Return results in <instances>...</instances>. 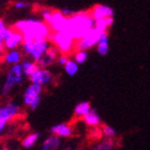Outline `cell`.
<instances>
[{
    "mask_svg": "<svg viewBox=\"0 0 150 150\" xmlns=\"http://www.w3.org/2000/svg\"><path fill=\"white\" fill-rule=\"evenodd\" d=\"M69 57L67 56V54H61V55L57 57V63L61 66H65V64L68 62Z\"/></svg>",
    "mask_w": 150,
    "mask_h": 150,
    "instance_id": "obj_30",
    "label": "cell"
},
{
    "mask_svg": "<svg viewBox=\"0 0 150 150\" xmlns=\"http://www.w3.org/2000/svg\"><path fill=\"white\" fill-rule=\"evenodd\" d=\"M22 57H23V52L22 50L18 49H9L5 51L2 55V62L5 65L13 66L17 64H21Z\"/></svg>",
    "mask_w": 150,
    "mask_h": 150,
    "instance_id": "obj_13",
    "label": "cell"
},
{
    "mask_svg": "<svg viewBox=\"0 0 150 150\" xmlns=\"http://www.w3.org/2000/svg\"><path fill=\"white\" fill-rule=\"evenodd\" d=\"M112 24H114V18L112 17H108V18L95 20L94 27L98 29L99 31H101V33H108V29L110 26H112Z\"/></svg>",
    "mask_w": 150,
    "mask_h": 150,
    "instance_id": "obj_20",
    "label": "cell"
},
{
    "mask_svg": "<svg viewBox=\"0 0 150 150\" xmlns=\"http://www.w3.org/2000/svg\"><path fill=\"white\" fill-rule=\"evenodd\" d=\"M52 14H53V12L49 8H42L40 11L41 19H42L43 21L46 22V23H48V22L50 21V19H51V17H52Z\"/></svg>",
    "mask_w": 150,
    "mask_h": 150,
    "instance_id": "obj_27",
    "label": "cell"
},
{
    "mask_svg": "<svg viewBox=\"0 0 150 150\" xmlns=\"http://www.w3.org/2000/svg\"><path fill=\"white\" fill-rule=\"evenodd\" d=\"M21 67H22V70H23L24 74H25V76L29 77V76H30V75L33 74L40 66H39L38 62L29 59H24V61H22Z\"/></svg>",
    "mask_w": 150,
    "mask_h": 150,
    "instance_id": "obj_18",
    "label": "cell"
},
{
    "mask_svg": "<svg viewBox=\"0 0 150 150\" xmlns=\"http://www.w3.org/2000/svg\"><path fill=\"white\" fill-rule=\"evenodd\" d=\"M59 54L61 53H59V49L55 46L52 45L49 48V50L41 57L40 61L38 62V64H39V66H40L41 68H48L54 62L57 61V57L59 56Z\"/></svg>",
    "mask_w": 150,
    "mask_h": 150,
    "instance_id": "obj_12",
    "label": "cell"
},
{
    "mask_svg": "<svg viewBox=\"0 0 150 150\" xmlns=\"http://www.w3.org/2000/svg\"><path fill=\"white\" fill-rule=\"evenodd\" d=\"M24 43V37L21 33L14 27H7L6 33L4 37V46L5 49H18L19 47H22Z\"/></svg>",
    "mask_w": 150,
    "mask_h": 150,
    "instance_id": "obj_8",
    "label": "cell"
},
{
    "mask_svg": "<svg viewBox=\"0 0 150 150\" xmlns=\"http://www.w3.org/2000/svg\"><path fill=\"white\" fill-rule=\"evenodd\" d=\"M6 24H5V22L3 21L2 18H0V31L2 30V29H4V28H6Z\"/></svg>",
    "mask_w": 150,
    "mask_h": 150,
    "instance_id": "obj_33",
    "label": "cell"
},
{
    "mask_svg": "<svg viewBox=\"0 0 150 150\" xmlns=\"http://www.w3.org/2000/svg\"><path fill=\"white\" fill-rule=\"evenodd\" d=\"M62 150H73V147L70 145H66L65 147H63V149Z\"/></svg>",
    "mask_w": 150,
    "mask_h": 150,
    "instance_id": "obj_34",
    "label": "cell"
},
{
    "mask_svg": "<svg viewBox=\"0 0 150 150\" xmlns=\"http://www.w3.org/2000/svg\"><path fill=\"white\" fill-rule=\"evenodd\" d=\"M7 120L4 119V118L0 117V136H1V134L3 132V130L5 129V127H6V124H7Z\"/></svg>",
    "mask_w": 150,
    "mask_h": 150,
    "instance_id": "obj_31",
    "label": "cell"
},
{
    "mask_svg": "<svg viewBox=\"0 0 150 150\" xmlns=\"http://www.w3.org/2000/svg\"><path fill=\"white\" fill-rule=\"evenodd\" d=\"M14 28L23 35L24 41H31L35 39H49L52 30L48 23L42 19L28 18L15 22Z\"/></svg>",
    "mask_w": 150,
    "mask_h": 150,
    "instance_id": "obj_1",
    "label": "cell"
},
{
    "mask_svg": "<svg viewBox=\"0 0 150 150\" xmlns=\"http://www.w3.org/2000/svg\"><path fill=\"white\" fill-rule=\"evenodd\" d=\"M78 64L74 59H68V62L64 66V70L69 76H74L78 72Z\"/></svg>",
    "mask_w": 150,
    "mask_h": 150,
    "instance_id": "obj_24",
    "label": "cell"
},
{
    "mask_svg": "<svg viewBox=\"0 0 150 150\" xmlns=\"http://www.w3.org/2000/svg\"><path fill=\"white\" fill-rule=\"evenodd\" d=\"M39 138H40V134H38V132L26 136L25 138L23 139V141H22V146H23V148H25V149H30V148H33V146L37 144Z\"/></svg>",
    "mask_w": 150,
    "mask_h": 150,
    "instance_id": "obj_23",
    "label": "cell"
},
{
    "mask_svg": "<svg viewBox=\"0 0 150 150\" xmlns=\"http://www.w3.org/2000/svg\"><path fill=\"white\" fill-rule=\"evenodd\" d=\"M68 22V17L65 16L61 11H54L48 25L51 28L52 33L56 31H65L66 26Z\"/></svg>",
    "mask_w": 150,
    "mask_h": 150,
    "instance_id": "obj_10",
    "label": "cell"
},
{
    "mask_svg": "<svg viewBox=\"0 0 150 150\" xmlns=\"http://www.w3.org/2000/svg\"><path fill=\"white\" fill-rule=\"evenodd\" d=\"M62 141L61 138H59L55 134H52L47 137L42 144V149L41 150H59L61 147Z\"/></svg>",
    "mask_w": 150,
    "mask_h": 150,
    "instance_id": "obj_16",
    "label": "cell"
},
{
    "mask_svg": "<svg viewBox=\"0 0 150 150\" xmlns=\"http://www.w3.org/2000/svg\"><path fill=\"white\" fill-rule=\"evenodd\" d=\"M91 110H92V106L89 101H81V102L77 103L75 105L74 115L77 118H83L88 112H91Z\"/></svg>",
    "mask_w": 150,
    "mask_h": 150,
    "instance_id": "obj_19",
    "label": "cell"
},
{
    "mask_svg": "<svg viewBox=\"0 0 150 150\" xmlns=\"http://www.w3.org/2000/svg\"><path fill=\"white\" fill-rule=\"evenodd\" d=\"M94 23L95 20L92 18L90 12L74 13L68 17L65 31L68 33L75 41H77L89 33L92 28H94Z\"/></svg>",
    "mask_w": 150,
    "mask_h": 150,
    "instance_id": "obj_2",
    "label": "cell"
},
{
    "mask_svg": "<svg viewBox=\"0 0 150 150\" xmlns=\"http://www.w3.org/2000/svg\"><path fill=\"white\" fill-rule=\"evenodd\" d=\"M0 150H8V149H7V148H1Z\"/></svg>",
    "mask_w": 150,
    "mask_h": 150,
    "instance_id": "obj_35",
    "label": "cell"
},
{
    "mask_svg": "<svg viewBox=\"0 0 150 150\" xmlns=\"http://www.w3.org/2000/svg\"><path fill=\"white\" fill-rule=\"evenodd\" d=\"M82 121L84 122L86 125H88L89 127H93V128H96L101 124L100 117L97 114L96 110H94V108H92L91 112H88L87 115L82 118Z\"/></svg>",
    "mask_w": 150,
    "mask_h": 150,
    "instance_id": "obj_17",
    "label": "cell"
},
{
    "mask_svg": "<svg viewBox=\"0 0 150 150\" xmlns=\"http://www.w3.org/2000/svg\"><path fill=\"white\" fill-rule=\"evenodd\" d=\"M61 12L63 13V14L65 15V16H67V17H70L71 15L74 14V13H73L70 8H67V7H64L63 9H61Z\"/></svg>",
    "mask_w": 150,
    "mask_h": 150,
    "instance_id": "obj_32",
    "label": "cell"
},
{
    "mask_svg": "<svg viewBox=\"0 0 150 150\" xmlns=\"http://www.w3.org/2000/svg\"><path fill=\"white\" fill-rule=\"evenodd\" d=\"M29 81L31 83H35L39 84V86H42L43 88L46 87V86H49L52 82L53 79V75L50 72L47 68H39L33 73V74L28 77Z\"/></svg>",
    "mask_w": 150,
    "mask_h": 150,
    "instance_id": "obj_9",
    "label": "cell"
},
{
    "mask_svg": "<svg viewBox=\"0 0 150 150\" xmlns=\"http://www.w3.org/2000/svg\"><path fill=\"white\" fill-rule=\"evenodd\" d=\"M24 76H25V74L22 70L21 64L11 66V68L8 69L6 73V76H5L4 83H3L2 89H1V94L3 96H5V95L11 93V91L15 87L19 86L23 81Z\"/></svg>",
    "mask_w": 150,
    "mask_h": 150,
    "instance_id": "obj_4",
    "label": "cell"
},
{
    "mask_svg": "<svg viewBox=\"0 0 150 150\" xmlns=\"http://www.w3.org/2000/svg\"><path fill=\"white\" fill-rule=\"evenodd\" d=\"M97 52L99 53V55L104 56L108 53V33H102L100 40L97 43Z\"/></svg>",
    "mask_w": 150,
    "mask_h": 150,
    "instance_id": "obj_21",
    "label": "cell"
},
{
    "mask_svg": "<svg viewBox=\"0 0 150 150\" xmlns=\"http://www.w3.org/2000/svg\"><path fill=\"white\" fill-rule=\"evenodd\" d=\"M19 112H20V105L17 103L8 101L5 104H0V117L6 119L8 122L18 117Z\"/></svg>",
    "mask_w": 150,
    "mask_h": 150,
    "instance_id": "obj_11",
    "label": "cell"
},
{
    "mask_svg": "<svg viewBox=\"0 0 150 150\" xmlns=\"http://www.w3.org/2000/svg\"><path fill=\"white\" fill-rule=\"evenodd\" d=\"M73 59H74L78 65L84 64L88 59L87 50H76V52H75L74 55H73Z\"/></svg>",
    "mask_w": 150,
    "mask_h": 150,
    "instance_id": "obj_25",
    "label": "cell"
},
{
    "mask_svg": "<svg viewBox=\"0 0 150 150\" xmlns=\"http://www.w3.org/2000/svg\"><path fill=\"white\" fill-rule=\"evenodd\" d=\"M116 142L112 138H105L104 140L100 141L92 150H115Z\"/></svg>",
    "mask_w": 150,
    "mask_h": 150,
    "instance_id": "obj_22",
    "label": "cell"
},
{
    "mask_svg": "<svg viewBox=\"0 0 150 150\" xmlns=\"http://www.w3.org/2000/svg\"><path fill=\"white\" fill-rule=\"evenodd\" d=\"M6 28L2 29V30L0 31V54L2 53L3 50L5 49V46H4V37H5V33H6Z\"/></svg>",
    "mask_w": 150,
    "mask_h": 150,
    "instance_id": "obj_28",
    "label": "cell"
},
{
    "mask_svg": "<svg viewBox=\"0 0 150 150\" xmlns=\"http://www.w3.org/2000/svg\"><path fill=\"white\" fill-rule=\"evenodd\" d=\"M50 132L52 134H55L61 139L70 138L73 134L72 127L68 123H59L55 124L50 128Z\"/></svg>",
    "mask_w": 150,
    "mask_h": 150,
    "instance_id": "obj_15",
    "label": "cell"
},
{
    "mask_svg": "<svg viewBox=\"0 0 150 150\" xmlns=\"http://www.w3.org/2000/svg\"><path fill=\"white\" fill-rule=\"evenodd\" d=\"M92 18L94 20H98V19H103L108 18V17H112L114 16V11L112 7L108 6L104 4H96L95 6L92 7V9L90 11Z\"/></svg>",
    "mask_w": 150,
    "mask_h": 150,
    "instance_id": "obj_14",
    "label": "cell"
},
{
    "mask_svg": "<svg viewBox=\"0 0 150 150\" xmlns=\"http://www.w3.org/2000/svg\"><path fill=\"white\" fill-rule=\"evenodd\" d=\"M42 93H43V87L39 86V84L31 83L27 86L25 89L22 97L23 103L26 106L30 108L33 110H35L41 103V98H42Z\"/></svg>",
    "mask_w": 150,
    "mask_h": 150,
    "instance_id": "obj_6",
    "label": "cell"
},
{
    "mask_svg": "<svg viewBox=\"0 0 150 150\" xmlns=\"http://www.w3.org/2000/svg\"><path fill=\"white\" fill-rule=\"evenodd\" d=\"M51 46L52 43L49 39H35L31 41H24L21 50L26 56H28V59L39 62Z\"/></svg>",
    "mask_w": 150,
    "mask_h": 150,
    "instance_id": "obj_3",
    "label": "cell"
},
{
    "mask_svg": "<svg viewBox=\"0 0 150 150\" xmlns=\"http://www.w3.org/2000/svg\"><path fill=\"white\" fill-rule=\"evenodd\" d=\"M101 131H102V134L105 138H114L116 136V130L110 125L104 124L101 128Z\"/></svg>",
    "mask_w": 150,
    "mask_h": 150,
    "instance_id": "obj_26",
    "label": "cell"
},
{
    "mask_svg": "<svg viewBox=\"0 0 150 150\" xmlns=\"http://www.w3.org/2000/svg\"><path fill=\"white\" fill-rule=\"evenodd\" d=\"M102 33H101L95 27L92 28L89 31V33H87L83 38L76 41V43H75L76 50H89L93 48L94 46H96L97 43L100 40Z\"/></svg>",
    "mask_w": 150,
    "mask_h": 150,
    "instance_id": "obj_7",
    "label": "cell"
},
{
    "mask_svg": "<svg viewBox=\"0 0 150 150\" xmlns=\"http://www.w3.org/2000/svg\"><path fill=\"white\" fill-rule=\"evenodd\" d=\"M52 45L59 49L61 54H69L75 48V40L66 31L52 33L49 37Z\"/></svg>",
    "mask_w": 150,
    "mask_h": 150,
    "instance_id": "obj_5",
    "label": "cell"
},
{
    "mask_svg": "<svg viewBox=\"0 0 150 150\" xmlns=\"http://www.w3.org/2000/svg\"><path fill=\"white\" fill-rule=\"evenodd\" d=\"M14 7L16 9H19V11H21V9H25L28 7V3L26 1H23V0H18L16 1L14 4Z\"/></svg>",
    "mask_w": 150,
    "mask_h": 150,
    "instance_id": "obj_29",
    "label": "cell"
}]
</instances>
